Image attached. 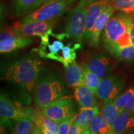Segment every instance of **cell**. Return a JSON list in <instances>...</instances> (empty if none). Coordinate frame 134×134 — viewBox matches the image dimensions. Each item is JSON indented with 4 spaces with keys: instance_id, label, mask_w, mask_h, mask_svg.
Masks as SVG:
<instances>
[{
    "instance_id": "1",
    "label": "cell",
    "mask_w": 134,
    "mask_h": 134,
    "mask_svg": "<svg viewBox=\"0 0 134 134\" xmlns=\"http://www.w3.org/2000/svg\"><path fill=\"white\" fill-rule=\"evenodd\" d=\"M41 43L37 52L41 57L48 58L62 63L65 68L75 61L76 51L81 48L66 32L54 33L52 29L39 36Z\"/></svg>"
},
{
    "instance_id": "2",
    "label": "cell",
    "mask_w": 134,
    "mask_h": 134,
    "mask_svg": "<svg viewBox=\"0 0 134 134\" xmlns=\"http://www.w3.org/2000/svg\"><path fill=\"white\" fill-rule=\"evenodd\" d=\"M42 63L32 57H25L15 60L5 67L1 80L19 85L31 92L39 78Z\"/></svg>"
},
{
    "instance_id": "3",
    "label": "cell",
    "mask_w": 134,
    "mask_h": 134,
    "mask_svg": "<svg viewBox=\"0 0 134 134\" xmlns=\"http://www.w3.org/2000/svg\"><path fill=\"white\" fill-rule=\"evenodd\" d=\"M132 17L124 13L113 14L103 31L102 40L105 48L132 46L130 27Z\"/></svg>"
},
{
    "instance_id": "4",
    "label": "cell",
    "mask_w": 134,
    "mask_h": 134,
    "mask_svg": "<svg viewBox=\"0 0 134 134\" xmlns=\"http://www.w3.org/2000/svg\"><path fill=\"white\" fill-rule=\"evenodd\" d=\"M68 93L62 78L50 73L40 77L34 89L35 104L40 108L47 106Z\"/></svg>"
},
{
    "instance_id": "5",
    "label": "cell",
    "mask_w": 134,
    "mask_h": 134,
    "mask_svg": "<svg viewBox=\"0 0 134 134\" xmlns=\"http://www.w3.org/2000/svg\"><path fill=\"white\" fill-rule=\"evenodd\" d=\"M92 0H80L76 6L67 13L65 23V32L73 41L81 43L84 39L86 24L87 11Z\"/></svg>"
},
{
    "instance_id": "6",
    "label": "cell",
    "mask_w": 134,
    "mask_h": 134,
    "mask_svg": "<svg viewBox=\"0 0 134 134\" xmlns=\"http://www.w3.org/2000/svg\"><path fill=\"white\" fill-rule=\"evenodd\" d=\"M75 0H48L35 11L23 17L19 24L56 19L64 14Z\"/></svg>"
},
{
    "instance_id": "7",
    "label": "cell",
    "mask_w": 134,
    "mask_h": 134,
    "mask_svg": "<svg viewBox=\"0 0 134 134\" xmlns=\"http://www.w3.org/2000/svg\"><path fill=\"white\" fill-rule=\"evenodd\" d=\"M41 109L43 114L58 124L75 117L74 102L67 96L61 97L47 106Z\"/></svg>"
},
{
    "instance_id": "8",
    "label": "cell",
    "mask_w": 134,
    "mask_h": 134,
    "mask_svg": "<svg viewBox=\"0 0 134 134\" xmlns=\"http://www.w3.org/2000/svg\"><path fill=\"white\" fill-rule=\"evenodd\" d=\"M34 110V109L24 108L19 104L13 103L5 95L1 94L0 115L1 124L14 119L27 118L31 120Z\"/></svg>"
},
{
    "instance_id": "9",
    "label": "cell",
    "mask_w": 134,
    "mask_h": 134,
    "mask_svg": "<svg viewBox=\"0 0 134 134\" xmlns=\"http://www.w3.org/2000/svg\"><path fill=\"white\" fill-rule=\"evenodd\" d=\"M124 87L123 81L114 76H108L100 80L96 91L99 99L105 102L113 101L121 94Z\"/></svg>"
},
{
    "instance_id": "10",
    "label": "cell",
    "mask_w": 134,
    "mask_h": 134,
    "mask_svg": "<svg viewBox=\"0 0 134 134\" xmlns=\"http://www.w3.org/2000/svg\"><path fill=\"white\" fill-rule=\"evenodd\" d=\"M57 23L56 19L45 21H37L26 24H19L14 25L12 31L17 36L31 37L41 36L46 32L52 29Z\"/></svg>"
},
{
    "instance_id": "11",
    "label": "cell",
    "mask_w": 134,
    "mask_h": 134,
    "mask_svg": "<svg viewBox=\"0 0 134 134\" xmlns=\"http://www.w3.org/2000/svg\"><path fill=\"white\" fill-rule=\"evenodd\" d=\"M34 42L31 37H19L13 32L12 29L1 30L0 35V52L8 53L30 46Z\"/></svg>"
},
{
    "instance_id": "12",
    "label": "cell",
    "mask_w": 134,
    "mask_h": 134,
    "mask_svg": "<svg viewBox=\"0 0 134 134\" xmlns=\"http://www.w3.org/2000/svg\"><path fill=\"white\" fill-rule=\"evenodd\" d=\"M85 65L100 79L108 76L113 70L110 58L103 51L93 53Z\"/></svg>"
},
{
    "instance_id": "13",
    "label": "cell",
    "mask_w": 134,
    "mask_h": 134,
    "mask_svg": "<svg viewBox=\"0 0 134 134\" xmlns=\"http://www.w3.org/2000/svg\"><path fill=\"white\" fill-rule=\"evenodd\" d=\"M108 4H109V0H92L89 4L87 11L86 29L84 36V40L86 42H90L91 40L95 23L102 10Z\"/></svg>"
},
{
    "instance_id": "14",
    "label": "cell",
    "mask_w": 134,
    "mask_h": 134,
    "mask_svg": "<svg viewBox=\"0 0 134 134\" xmlns=\"http://www.w3.org/2000/svg\"><path fill=\"white\" fill-rule=\"evenodd\" d=\"M114 11V9L109 4L105 6L102 10L101 13L95 23L91 38L90 41V45L93 47H97L98 46L102 31H103L105 25L107 24L110 18L113 16Z\"/></svg>"
},
{
    "instance_id": "15",
    "label": "cell",
    "mask_w": 134,
    "mask_h": 134,
    "mask_svg": "<svg viewBox=\"0 0 134 134\" xmlns=\"http://www.w3.org/2000/svg\"><path fill=\"white\" fill-rule=\"evenodd\" d=\"M111 127L114 134H127L134 129V113L122 110Z\"/></svg>"
},
{
    "instance_id": "16",
    "label": "cell",
    "mask_w": 134,
    "mask_h": 134,
    "mask_svg": "<svg viewBox=\"0 0 134 134\" xmlns=\"http://www.w3.org/2000/svg\"><path fill=\"white\" fill-rule=\"evenodd\" d=\"M65 78L67 84L71 88H75L83 84V66L73 61L65 70Z\"/></svg>"
},
{
    "instance_id": "17",
    "label": "cell",
    "mask_w": 134,
    "mask_h": 134,
    "mask_svg": "<svg viewBox=\"0 0 134 134\" xmlns=\"http://www.w3.org/2000/svg\"><path fill=\"white\" fill-rule=\"evenodd\" d=\"M96 94L86 85L81 84L75 88V98L81 107H92L96 105Z\"/></svg>"
},
{
    "instance_id": "18",
    "label": "cell",
    "mask_w": 134,
    "mask_h": 134,
    "mask_svg": "<svg viewBox=\"0 0 134 134\" xmlns=\"http://www.w3.org/2000/svg\"><path fill=\"white\" fill-rule=\"evenodd\" d=\"M99 108L98 107H81L78 113L74 117V122L78 126L86 129L88 128L90 122L99 114Z\"/></svg>"
},
{
    "instance_id": "19",
    "label": "cell",
    "mask_w": 134,
    "mask_h": 134,
    "mask_svg": "<svg viewBox=\"0 0 134 134\" xmlns=\"http://www.w3.org/2000/svg\"><path fill=\"white\" fill-rule=\"evenodd\" d=\"M43 3V0H13L14 11L17 16L29 14Z\"/></svg>"
},
{
    "instance_id": "20",
    "label": "cell",
    "mask_w": 134,
    "mask_h": 134,
    "mask_svg": "<svg viewBox=\"0 0 134 134\" xmlns=\"http://www.w3.org/2000/svg\"><path fill=\"white\" fill-rule=\"evenodd\" d=\"M31 120L38 128H46L53 133L58 134L59 124L47 117L41 110L35 109Z\"/></svg>"
},
{
    "instance_id": "21",
    "label": "cell",
    "mask_w": 134,
    "mask_h": 134,
    "mask_svg": "<svg viewBox=\"0 0 134 134\" xmlns=\"http://www.w3.org/2000/svg\"><path fill=\"white\" fill-rule=\"evenodd\" d=\"M88 128L92 134H114L112 127L100 113L90 122Z\"/></svg>"
},
{
    "instance_id": "22",
    "label": "cell",
    "mask_w": 134,
    "mask_h": 134,
    "mask_svg": "<svg viewBox=\"0 0 134 134\" xmlns=\"http://www.w3.org/2000/svg\"><path fill=\"white\" fill-rule=\"evenodd\" d=\"M11 130L9 134H30L34 128L35 124L27 118H19L12 119Z\"/></svg>"
},
{
    "instance_id": "23",
    "label": "cell",
    "mask_w": 134,
    "mask_h": 134,
    "mask_svg": "<svg viewBox=\"0 0 134 134\" xmlns=\"http://www.w3.org/2000/svg\"><path fill=\"white\" fill-rule=\"evenodd\" d=\"M113 56L121 60L124 61H132L134 60V46L117 47H111L105 48Z\"/></svg>"
},
{
    "instance_id": "24",
    "label": "cell",
    "mask_w": 134,
    "mask_h": 134,
    "mask_svg": "<svg viewBox=\"0 0 134 134\" xmlns=\"http://www.w3.org/2000/svg\"><path fill=\"white\" fill-rule=\"evenodd\" d=\"M120 113V109L117 108L113 101L105 102L102 108V115L110 127H112L114 122Z\"/></svg>"
},
{
    "instance_id": "25",
    "label": "cell",
    "mask_w": 134,
    "mask_h": 134,
    "mask_svg": "<svg viewBox=\"0 0 134 134\" xmlns=\"http://www.w3.org/2000/svg\"><path fill=\"white\" fill-rule=\"evenodd\" d=\"M109 4L114 10L132 16L134 15V0H109Z\"/></svg>"
},
{
    "instance_id": "26",
    "label": "cell",
    "mask_w": 134,
    "mask_h": 134,
    "mask_svg": "<svg viewBox=\"0 0 134 134\" xmlns=\"http://www.w3.org/2000/svg\"><path fill=\"white\" fill-rule=\"evenodd\" d=\"M83 68V84L86 85L94 93L99 85L101 79L90 70V68L84 64Z\"/></svg>"
},
{
    "instance_id": "27",
    "label": "cell",
    "mask_w": 134,
    "mask_h": 134,
    "mask_svg": "<svg viewBox=\"0 0 134 134\" xmlns=\"http://www.w3.org/2000/svg\"><path fill=\"white\" fill-rule=\"evenodd\" d=\"M134 96V85L129 88L127 89L126 91L119 95L113 102L118 108L120 109V112L121 109L124 107V105L128 103L132 97Z\"/></svg>"
},
{
    "instance_id": "28",
    "label": "cell",
    "mask_w": 134,
    "mask_h": 134,
    "mask_svg": "<svg viewBox=\"0 0 134 134\" xmlns=\"http://www.w3.org/2000/svg\"><path fill=\"white\" fill-rule=\"evenodd\" d=\"M73 120L74 117L60 123L58 125V134H68Z\"/></svg>"
},
{
    "instance_id": "29",
    "label": "cell",
    "mask_w": 134,
    "mask_h": 134,
    "mask_svg": "<svg viewBox=\"0 0 134 134\" xmlns=\"http://www.w3.org/2000/svg\"><path fill=\"white\" fill-rule=\"evenodd\" d=\"M84 130L85 129L78 126L73 120V122L72 123L71 127H70L69 132H68V134H81Z\"/></svg>"
},
{
    "instance_id": "30",
    "label": "cell",
    "mask_w": 134,
    "mask_h": 134,
    "mask_svg": "<svg viewBox=\"0 0 134 134\" xmlns=\"http://www.w3.org/2000/svg\"><path fill=\"white\" fill-rule=\"evenodd\" d=\"M122 110H126V111H129L134 113V96L130 99L129 101L122 109L121 111H122Z\"/></svg>"
},
{
    "instance_id": "31",
    "label": "cell",
    "mask_w": 134,
    "mask_h": 134,
    "mask_svg": "<svg viewBox=\"0 0 134 134\" xmlns=\"http://www.w3.org/2000/svg\"><path fill=\"white\" fill-rule=\"evenodd\" d=\"M130 36L132 44L134 46V17L132 18L131 24L130 27Z\"/></svg>"
},
{
    "instance_id": "32",
    "label": "cell",
    "mask_w": 134,
    "mask_h": 134,
    "mask_svg": "<svg viewBox=\"0 0 134 134\" xmlns=\"http://www.w3.org/2000/svg\"><path fill=\"white\" fill-rule=\"evenodd\" d=\"M40 129L42 130V132H43V134H55L54 133H53L52 132L50 131V130L47 129H46V128H41Z\"/></svg>"
},
{
    "instance_id": "33",
    "label": "cell",
    "mask_w": 134,
    "mask_h": 134,
    "mask_svg": "<svg viewBox=\"0 0 134 134\" xmlns=\"http://www.w3.org/2000/svg\"><path fill=\"white\" fill-rule=\"evenodd\" d=\"M35 132H36V134H43V133L42 132V130L38 128V127H37L36 125H35Z\"/></svg>"
},
{
    "instance_id": "34",
    "label": "cell",
    "mask_w": 134,
    "mask_h": 134,
    "mask_svg": "<svg viewBox=\"0 0 134 134\" xmlns=\"http://www.w3.org/2000/svg\"><path fill=\"white\" fill-rule=\"evenodd\" d=\"M81 134H92V133L90 131V129L89 128H86V129H85L82 132V133Z\"/></svg>"
},
{
    "instance_id": "35",
    "label": "cell",
    "mask_w": 134,
    "mask_h": 134,
    "mask_svg": "<svg viewBox=\"0 0 134 134\" xmlns=\"http://www.w3.org/2000/svg\"><path fill=\"white\" fill-rule=\"evenodd\" d=\"M34 128H35V127H34ZM34 128L33 129V130H32V132H31V133H30V134H36V132H35V129Z\"/></svg>"
},
{
    "instance_id": "36",
    "label": "cell",
    "mask_w": 134,
    "mask_h": 134,
    "mask_svg": "<svg viewBox=\"0 0 134 134\" xmlns=\"http://www.w3.org/2000/svg\"><path fill=\"white\" fill-rule=\"evenodd\" d=\"M127 134H134V130H131V131L129 132Z\"/></svg>"
},
{
    "instance_id": "37",
    "label": "cell",
    "mask_w": 134,
    "mask_h": 134,
    "mask_svg": "<svg viewBox=\"0 0 134 134\" xmlns=\"http://www.w3.org/2000/svg\"><path fill=\"white\" fill-rule=\"evenodd\" d=\"M43 3H44L45 2H46V1H48V0H43Z\"/></svg>"
}]
</instances>
